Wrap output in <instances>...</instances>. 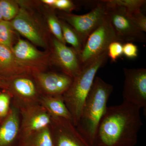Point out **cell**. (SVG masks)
Returning <instances> with one entry per match:
<instances>
[{"mask_svg": "<svg viewBox=\"0 0 146 146\" xmlns=\"http://www.w3.org/2000/svg\"><path fill=\"white\" fill-rule=\"evenodd\" d=\"M14 56L18 60L29 61L40 58L42 54L28 42L19 39L12 50Z\"/></svg>", "mask_w": 146, "mask_h": 146, "instance_id": "obj_16", "label": "cell"}, {"mask_svg": "<svg viewBox=\"0 0 146 146\" xmlns=\"http://www.w3.org/2000/svg\"><path fill=\"white\" fill-rule=\"evenodd\" d=\"M114 41L119 42L106 14L101 23L87 37L78 55L82 69L107 50L110 44Z\"/></svg>", "mask_w": 146, "mask_h": 146, "instance_id": "obj_4", "label": "cell"}, {"mask_svg": "<svg viewBox=\"0 0 146 146\" xmlns=\"http://www.w3.org/2000/svg\"><path fill=\"white\" fill-rule=\"evenodd\" d=\"M127 11L128 16L135 26L141 31L146 32V17L142 12L141 9L127 10Z\"/></svg>", "mask_w": 146, "mask_h": 146, "instance_id": "obj_22", "label": "cell"}, {"mask_svg": "<svg viewBox=\"0 0 146 146\" xmlns=\"http://www.w3.org/2000/svg\"><path fill=\"white\" fill-rule=\"evenodd\" d=\"M19 122L17 112L12 110L0 127V146H15L19 129Z\"/></svg>", "mask_w": 146, "mask_h": 146, "instance_id": "obj_13", "label": "cell"}, {"mask_svg": "<svg viewBox=\"0 0 146 146\" xmlns=\"http://www.w3.org/2000/svg\"><path fill=\"white\" fill-rule=\"evenodd\" d=\"M54 146H92L80 134L72 122L53 117Z\"/></svg>", "mask_w": 146, "mask_h": 146, "instance_id": "obj_8", "label": "cell"}, {"mask_svg": "<svg viewBox=\"0 0 146 146\" xmlns=\"http://www.w3.org/2000/svg\"><path fill=\"white\" fill-rule=\"evenodd\" d=\"M38 78L44 89L55 96L64 94L73 81V78L68 75L58 73L40 74Z\"/></svg>", "mask_w": 146, "mask_h": 146, "instance_id": "obj_11", "label": "cell"}, {"mask_svg": "<svg viewBox=\"0 0 146 146\" xmlns=\"http://www.w3.org/2000/svg\"><path fill=\"white\" fill-rule=\"evenodd\" d=\"M0 7L4 21H10L15 18L18 13L16 6L9 1H0Z\"/></svg>", "mask_w": 146, "mask_h": 146, "instance_id": "obj_23", "label": "cell"}, {"mask_svg": "<svg viewBox=\"0 0 146 146\" xmlns=\"http://www.w3.org/2000/svg\"><path fill=\"white\" fill-rule=\"evenodd\" d=\"M54 7L65 11H70L76 8L72 2L69 0H56Z\"/></svg>", "mask_w": 146, "mask_h": 146, "instance_id": "obj_28", "label": "cell"}, {"mask_svg": "<svg viewBox=\"0 0 146 146\" xmlns=\"http://www.w3.org/2000/svg\"><path fill=\"white\" fill-rule=\"evenodd\" d=\"M48 23L50 30L54 35L55 38L65 44L66 43L63 39L60 21L54 15H51L48 17Z\"/></svg>", "mask_w": 146, "mask_h": 146, "instance_id": "obj_24", "label": "cell"}, {"mask_svg": "<svg viewBox=\"0 0 146 146\" xmlns=\"http://www.w3.org/2000/svg\"><path fill=\"white\" fill-rule=\"evenodd\" d=\"M103 1L106 5V16L109 18L119 42L125 43H146L145 34L135 26L128 16L125 8Z\"/></svg>", "mask_w": 146, "mask_h": 146, "instance_id": "obj_5", "label": "cell"}, {"mask_svg": "<svg viewBox=\"0 0 146 146\" xmlns=\"http://www.w3.org/2000/svg\"><path fill=\"white\" fill-rule=\"evenodd\" d=\"M123 54L129 58H134L137 57L138 48L132 42H126L123 45Z\"/></svg>", "mask_w": 146, "mask_h": 146, "instance_id": "obj_26", "label": "cell"}, {"mask_svg": "<svg viewBox=\"0 0 146 146\" xmlns=\"http://www.w3.org/2000/svg\"><path fill=\"white\" fill-rule=\"evenodd\" d=\"M9 98L6 94H0V117H4L8 113Z\"/></svg>", "mask_w": 146, "mask_h": 146, "instance_id": "obj_27", "label": "cell"}, {"mask_svg": "<svg viewBox=\"0 0 146 146\" xmlns=\"http://www.w3.org/2000/svg\"><path fill=\"white\" fill-rule=\"evenodd\" d=\"M108 3L113 5L119 6L125 8L127 10L131 11L141 9L145 5V0H106Z\"/></svg>", "mask_w": 146, "mask_h": 146, "instance_id": "obj_21", "label": "cell"}, {"mask_svg": "<svg viewBox=\"0 0 146 146\" xmlns=\"http://www.w3.org/2000/svg\"><path fill=\"white\" fill-rule=\"evenodd\" d=\"M113 86L99 77L94 80L82 108L76 127L92 146L99 124L107 108Z\"/></svg>", "mask_w": 146, "mask_h": 146, "instance_id": "obj_2", "label": "cell"}, {"mask_svg": "<svg viewBox=\"0 0 146 146\" xmlns=\"http://www.w3.org/2000/svg\"><path fill=\"white\" fill-rule=\"evenodd\" d=\"M43 102L53 117L65 119L73 123L72 116L61 96L47 98L43 100Z\"/></svg>", "mask_w": 146, "mask_h": 146, "instance_id": "obj_14", "label": "cell"}, {"mask_svg": "<svg viewBox=\"0 0 146 146\" xmlns=\"http://www.w3.org/2000/svg\"><path fill=\"white\" fill-rule=\"evenodd\" d=\"M140 111L124 101L108 107L97 128L94 146H135L143 125Z\"/></svg>", "mask_w": 146, "mask_h": 146, "instance_id": "obj_1", "label": "cell"}, {"mask_svg": "<svg viewBox=\"0 0 146 146\" xmlns=\"http://www.w3.org/2000/svg\"><path fill=\"white\" fill-rule=\"evenodd\" d=\"M108 58L107 50L82 69L80 74L73 78L71 86L63 94V100L72 114L73 123L76 127L97 72L104 65Z\"/></svg>", "mask_w": 146, "mask_h": 146, "instance_id": "obj_3", "label": "cell"}, {"mask_svg": "<svg viewBox=\"0 0 146 146\" xmlns=\"http://www.w3.org/2000/svg\"><path fill=\"white\" fill-rule=\"evenodd\" d=\"M52 122V119L48 113L43 110H33L26 115L24 121L23 137L48 127Z\"/></svg>", "mask_w": 146, "mask_h": 146, "instance_id": "obj_12", "label": "cell"}, {"mask_svg": "<svg viewBox=\"0 0 146 146\" xmlns=\"http://www.w3.org/2000/svg\"><path fill=\"white\" fill-rule=\"evenodd\" d=\"M62 33L65 43L72 45L73 49L79 54L83 48L84 44L77 33L71 26L64 21H60Z\"/></svg>", "mask_w": 146, "mask_h": 146, "instance_id": "obj_17", "label": "cell"}, {"mask_svg": "<svg viewBox=\"0 0 146 146\" xmlns=\"http://www.w3.org/2000/svg\"><path fill=\"white\" fill-rule=\"evenodd\" d=\"M14 61V55L8 47L0 45V72L7 71L11 68Z\"/></svg>", "mask_w": 146, "mask_h": 146, "instance_id": "obj_19", "label": "cell"}, {"mask_svg": "<svg viewBox=\"0 0 146 146\" xmlns=\"http://www.w3.org/2000/svg\"><path fill=\"white\" fill-rule=\"evenodd\" d=\"M11 25L12 27L35 44L46 47L39 29L25 10L22 9L19 11Z\"/></svg>", "mask_w": 146, "mask_h": 146, "instance_id": "obj_10", "label": "cell"}, {"mask_svg": "<svg viewBox=\"0 0 146 146\" xmlns=\"http://www.w3.org/2000/svg\"><path fill=\"white\" fill-rule=\"evenodd\" d=\"M106 16V5L102 1L97 3L95 8L86 14H65L61 17L77 33L84 46L87 37L100 25Z\"/></svg>", "mask_w": 146, "mask_h": 146, "instance_id": "obj_7", "label": "cell"}, {"mask_svg": "<svg viewBox=\"0 0 146 146\" xmlns=\"http://www.w3.org/2000/svg\"><path fill=\"white\" fill-rule=\"evenodd\" d=\"M6 86L7 84L5 81L0 76V87H5Z\"/></svg>", "mask_w": 146, "mask_h": 146, "instance_id": "obj_30", "label": "cell"}, {"mask_svg": "<svg viewBox=\"0 0 146 146\" xmlns=\"http://www.w3.org/2000/svg\"><path fill=\"white\" fill-rule=\"evenodd\" d=\"M13 84L15 91L22 96L31 98L36 94L34 83L28 79H17L14 80Z\"/></svg>", "mask_w": 146, "mask_h": 146, "instance_id": "obj_18", "label": "cell"}, {"mask_svg": "<svg viewBox=\"0 0 146 146\" xmlns=\"http://www.w3.org/2000/svg\"><path fill=\"white\" fill-rule=\"evenodd\" d=\"M123 44L119 41H114L110 43L107 49L108 56L113 62L123 54Z\"/></svg>", "mask_w": 146, "mask_h": 146, "instance_id": "obj_25", "label": "cell"}, {"mask_svg": "<svg viewBox=\"0 0 146 146\" xmlns=\"http://www.w3.org/2000/svg\"><path fill=\"white\" fill-rule=\"evenodd\" d=\"M3 16L2 14L1 10V7H0V22L2 21Z\"/></svg>", "mask_w": 146, "mask_h": 146, "instance_id": "obj_31", "label": "cell"}, {"mask_svg": "<svg viewBox=\"0 0 146 146\" xmlns=\"http://www.w3.org/2000/svg\"><path fill=\"white\" fill-rule=\"evenodd\" d=\"M55 60L65 74L74 78L82 70L78 54L56 38L52 40Z\"/></svg>", "mask_w": 146, "mask_h": 146, "instance_id": "obj_9", "label": "cell"}, {"mask_svg": "<svg viewBox=\"0 0 146 146\" xmlns=\"http://www.w3.org/2000/svg\"><path fill=\"white\" fill-rule=\"evenodd\" d=\"M123 101L146 110V69L124 68Z\"/></svg>", "mask_w": 146, "mask_h": 146, "instance_id": "obj_6", "label": "cell"}, {"mask_svg": "<svg viewBox=\"0 0 146 146\" xmlns=\"http://www.w3.org/2000/svg\"><path fill=\"white\" fill-rule=\"evenodd\" d=\"M42 2L48 5L54 6L56 2V0H43L42 1Z\"/></svg>", "mask_w": 146, "mask_h": 146, "instance_id": "obj_29", "label": "cell"}, {"mask_svg": "<svg viewBox=\"0 0 146 146\" xmlns=\"http://www.w3.org/2000/svg\"><path fill=\"white\" fill-rule=\"evenodd\" d=\"M12 25L9 21L0 22V45L11 48L12 40Z\"/></svg>", "mask_w": 146, "mask_h": 146, "instance_id": "obj_20", "label": "cell"}, {"mask_svg": "<svg viewBox=\"0 0 146 146\" xmlns=\"http://www.w3.org/2000/svg\"><path fill=\"white\" fill-rule=\"evenodd\" d=\"M18 146H54L52 133L47 127L28 136L23 137Z\"/></svg>", "mask_w": 146, "mask_h": 146, "instance_id": "obj_15", "label": "cell"}]
</instances>
